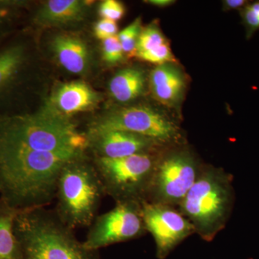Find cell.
I'll list each match as a JSON object with an SVG mask.
<instances>
[{"label":"cell","instance_id":"cell-1","mask_svg":"<svg viewBox=\"0 0 259 259\" xmlns=\"http://www.w3.org/2000/svg\"><path fill=\"white\" fill-rule=\"evenodd\" d=\"M14 230L22 259H101L99 250L87 248L74 231L46 207L19 211Z\"/></svg>","mask_w":259,"mask_h":259},{"label":"cell","instance_id":"cell-2","mask_svg":"<svg viewBox=\"0 0 259 259\" xmlns=\"http://www.w3.org/2000/svg\"><path fill=\"white\" fill-rule=\"evenodd\" d=\"M234 202L233 176L222 168L204 165L177 209L192 223L196 234L210 242L226 228Z\"/></svg>","mask_w":259,"mask_h":259},{"label":"cell","instance_id":"cell-3","mask_svg":"<svg viewBox=\"0 0 259 259\" xmlns=\"http://www.w3.org/2000/svg\"><path fill=\"white\" fill-rule=\"evenodd\" d=\"M105 195L98 173L87 153L69 162L61 171L53 210L70 229L88 228L96 218Z\"/></svg>","mask_w":259,"mask_h":259},{"label":"cell","instance_id":"cell-4","mask_svg":"<svg viewBox=\"0 0 259 259\" xmlns=\"http://www.w3.org/2000/svg\"><path fill=\"white\" fill-rule=\"evenodd\" d=\"M159 155L141 153L119 158H91L105 194L115 203L146 202Z\"/></svg>","mask_w":259,"mask_h":259},{"label":"cell","instance_id":"cell-5","mask_svg":"<svg viewBox=\"0 0 259 259\" xmlns=\"http://www.w3.org/2000/svg\"><path fill=\"white\" fill-rule=\"evenodd\" d=\"M204 165L187 151H171L158 158L146 202L177 208Z\"/></svg>","mask_w":259,"mask_h":259},{"label":"cell","instance_id":"cell-6","mask_svg":"<svg viewBox=\"0 0 259 259\" xmlns=\"http://www.w3.org/2000/svg\"><path fill=\"white\" fill-rule=\"evenodd\" d=\"M107 130L139 135L163 146L179 144L181 139L176 123L146 107H131L110 112L94 122L88 131Z\"/></svg>","mask_w":259,"mask_h":259},{"label":"cell","instance_id":"cell-7","mask_svg":"<svg viewBox=\"0 0 259 259\" xmlns=\"http://www.w3.org/2000/svg\"><path fill=\"white\" fill-rule=\"evenodd\" d=\"M138 202L115 203L108 212L97 215L89 227L83 245L90 250L137 239L147 233L142 210Z\"/></svg>","mask_w":259,"mask_h":259},{"label":"cell","instance_id":"cell-8","mask_svg":"<svg viewBox=\"0 0 259 259\" xmlns=\"http://www.w3.org/2000/svg\"><path fill=\"white\" fill-rule=\"evenodd\" d=\"M142 210L146 231L154 239L158 259L166 258L181 243L195 233L192 223L175 207L145 202Z\"/></svg>","mask_w":259,"mask_h":259},{"label":"cell","instance_id":"cell-9","mask_svg":"<svg viewBox=\"0 0 259 259\" xmlns=\"http://www.w3.org/2000/svg\"><path fill=\"white\" fill-rule=\"evenodd\" d=\"M88 150L95 157L119 158L141 153H157L163 147L153 140L122 131H88Z\"/></svg>","mask_w":259,"mask_h":259},{"label":"cell","instance_id":"cell-10","mask_svg":"<svg viewBox=\"0 0 259 259\" xmlns=\"http://www.w3.org/2000/svg\"><path fill=\"white\" fill-rule=\"evenodd\" d=\"M98 101V95L87 83L72 81L59 87L48 105L59 115L69 118L95 107Z\"/></svg>","mask_w":259,"mask_h":259},{"label":"cell","instance_id":"cell-11","mask_svg":"<svg viewBox=\"0 0 259 259\" xmlns=\"http://www.w3.org/2000/svg\"><path fill=\"white\" fill-rule=\"evenodd\" d=\"M56 61L71 74H86L90 67V54L87 44L80 37L69 34L56 35L51 42Z\"/></svg>","mask_w":259,"mask_h":259},{"label":"cell","instance_id":"cell-12","mask_svg":"<svg viewBox=\"0 0 259 259\" xmlns=\"http://www.w3.org/2000/svg\"><path fill=\"white\" fill-rule=\"evenodd\" d=\"M86 1L79 0H49L39 8L35 23L44 26H64L83 20L88 13Z\"/></svg>","mask_w":259,"mask_h":259},{"label":"cell","instance_id":"cell-13","mask_svg":"<svg viewBox=\"0 0 259 259\" xmlns=\"http://www.w3.org/2000/svg\"><path fill=\"white\" fill-rule=\"evenodd\" d=\"M151 85L155 97L160 102L167 104L177 100L185 86V81L176 68L163 64L153 70Z\"/></svg>","mask_w":259,"mask_h":259},{"label":"cell","instance_id":"cell-14","mask_svg":"<svg viewBox=\"0 0 259 259\" xmlns=\"http://www.w3.org/2000/svg\"><path fill=\"white\" fill-rule=\"evenodd\" d=\"M146 78L142 70L128 68L121 70L110 80L109 91L115 100L128 102L137 98L144 90Z\"/></svg>","mask_w":259,"mask_h":259},{"label":"cell","instance_id":"cell-15","mask_svg":"<svg viewBox=\"0 0 259 259\" xmlns=\"http://www.w3.org/2000/svg\"><path fill=\"white\" fill-rule=\"evenodd\" d=\"M23 44H13L0 51V97L14 84L26 61Z\"/></svg>","mask_w":259,"mask_h":259},{"label":"cell","instance_id":"cell-16","mask_svg":"<svg viewBox=\"0 0 259 259\" xmlns=\"http://www.w3.org/2000/svg\"><path fill=\"white\" fill-rule=\"evenodd\" d=\"M18 212L0 199V259H22L14 230Z\"/></svg>","mask_w":259,"mask_h":259},{"label":"cell","instance_id":"cell-17","mask_svg":"<svg viewBox=\"0 0 259 259\" xmlns=\"http://www.w3.org/2000/svg\"><path fill=\"white\" fill-rule=\"evenodd\" d=\"M165 42H166L164 36L157 25H148L140 32L136 45V55L159 47Z\"/></svg>","mask_w":259,"mask_h":259},{"label":"cell","instance_id":"cell-18","mask_svg":"<svg viewBox=\"0 0 259 259\" xmlns=\"http://www.w3.org/2000/svg\"><path fill=\"white\" fill-rule=\"evenodd\" d=\"M141 30V19L137 18L119 32L117 37L120 40L124 54L136 55V45Z\"/></svg>","mask_w":259,"mask_h":259},{"label":"cell","instance_id":"cell-19","mask_svg":"<svg viewBox=\"0 0 259 259\" xmlns=\"http://www.w3.org/2000/svg\"><path fill=\"white\" fill-rule=\"evenodd\" d=\"M136 56L141 60L158 65L175 61V56L167 42L151 50L136 54Z\"/></svg>","mask_w":259,"mask_h":259},{"label":"cell","instance_id":"cell-20","mask_svg":"<svg viewBox=\"0 0 259 259\" xmlns=\"http://www.w3.org/2000/svg\"><path fill=\"white\" fill-rule=\"evenodd\" d=\"M102 59L110 64L120 62L124 52L117 35L102 40Z\"/></svg>","mask_w":259,"mask_h":259},{"label":"cell","instance_id":"cell-21","mask_svg":"<svg viewBox=\"0 0 259 259\" xmlns=\"http://www.w3.org/2000/svg\"><path fill=\"white\" fill-rule=\"evenodd\" d=\"M99 15L102 19L118 21L123 18L125 8L120 2L116 0H105L99 7Z\"/></svg>","mask_w":259,"mask_h":259},{"label":"cell","instance_id":"cell-22","mask_svg":"<svg viewBox=\"0 0 259 259\" xmlns=\"http://www.w3.org/2000/svg\"><path fill=\"white\" fill-rule=\"evenodd\" d=\"M243 23L248 31V35H251L255 30H259V2L248 4L241 9Z\"/></svg>","mask_w":259,"mask_h":259},{"label":"cell","instance_id":"cell-23","mask_svg":"<svg viewBox=\"0 0 259 259\" xmlns=\"http://www.w3.org/2000/svg\"><path fill=\"white\" fill-rule=\"evenodd\" d=\"M118 26L116 22L107 19H101L94 27L95 36L100 40H104L117 35Z\"/></svg>","mask_w":259,"mask_h":259},{"label":"cell","instance_id":"cell-24","mask_svg":"<svg viewBox=\"0 0 259 259\" xmlns=\"http://www.w3.org/2000/svg\"><path fill=\"white\" fill-rule=\"evenodd\" d=\"M24 4L21 1H3L0 0V27L10 20L18 8H21Z\"/></svg>","mask_w":259,"mask_h":259},{"label":"cell","instance_id":"cell-25","mask_svg":"<svg viewBox=\"0 0 259 259\" xmlns=\"http://www.w3.org/2000/svg\"><path fill=\"white\" fill-rule=\"evenodd\" d=\"M248 4V2L245 0H227L225 2L226 8L229 10L243 9Z\"/></svg>","mask_w":259,"mask_h":259},{"label":"cell","instance_id":"cell-26","mask_svg":"<svg viewBox=\"0 0 259 259\" xmlns=\"http://www.w3.org/2000/svg\"><path fill=\"white\" fill-rule=\"evenodd\" d=\"M148 3L149 4L155 5V6L166 7L173 4L174 2L171 0H150V1H148Z\"/></svg>","mask_w":259,"mask_h":259}]
</instances>
